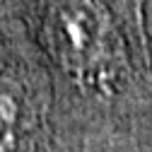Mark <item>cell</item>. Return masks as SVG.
Returning <instances> with one entry per match:
<instances>
[{
    "instance_id": "cell-1",
    "label": "cell",
    "mask_w": 152,
    "mask_h": 152,
    "mask_svg": "<svg viewBox=\"0 0 152 152\" xmlns=\"http://www.w3.org/2000/svg\"><path fill=\"white\" fill-rule=\"evenodd\" d=\"M48 41L68 68L94 65L106 44V17L94 0H58L48 12Z\"/></svg>"
}]
</instances>
